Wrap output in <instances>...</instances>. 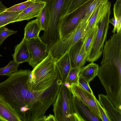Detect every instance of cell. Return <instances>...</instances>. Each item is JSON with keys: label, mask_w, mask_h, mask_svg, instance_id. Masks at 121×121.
<instances>
[{"label": "cell", "mask_w": 121, "mask_h": 121, "mask_svg": "<svg viewBox=\"0 0 121 121\" xmlns=\"http://www.w3.org/2000/svg\"><path fill=\"white\" fill-rule=\"evenodd\" d=\"M31 72L27 69L18 70L0 83V98L14 109L21 121H36L44 116L53 103L46 89L36 91L29 87Z\"/></svg>", "instance_id": "cell-1"}, {"label": "cell", "mask_w": 121, "mask_h": 121, "mask_svg": "<svg viewBox=\"0 0 121 121\" xmlns=\"http://www.w3.org/2000/svg\"><path fill=\"white\" fill-rule=\"evenodd\" d=\"M71 0H48L46 7L49 13L48 27L41 38L42 41L50 48L60 40L59 23L65 15Z\"/></svg>", "instance_id": "cell-2"}, {"label": "cell", "mask_w": 121, "mask_h": 121, "mask_svg": "<svg viewBox=\"0 0 121 121\" xmlns=\"http://www.w3.org/2000/svg\"><path fill=\"white\" fill-rule=\"evenodd\" d=\"M58 73L55 62L49 54L31 72L28 80L29 87L36 91L44 90L55 81Z\"/></svg>", "instance_id": "cell-3"}, {"label": "cell", "mask_w": 121, "mask_h": 121, "mask_svg": "<svg viewBox=\"0 0 121 121\" xmlns=\"http://www.w3.org/2000/svg\"><path fill=\"white\" fill-rule=\"evenodd\" d=\"M53 104V110L56 121H75L72 94L63 82Z\"/></svg>", "instance_id": "cell-4"}, {"label": "cell", "mask_w": 121, "mask_h": 121, "mask_svg": "<svg viewBox=\"0 0 121 121\" xmlns=\"http://www.w3.org/2000/svg\"><path fill=\"white\" fill-rule=\"evenodd\" d=\"M93 0H89L60 19L59 23L60 40H63L71 34Z\"/></svg>", "instance_id": "cell-5"}, {"label": "cell", "mask_w": 121, "mask_h": 121, "mask_svg": "<svg viewBox=\"0 0 121 121\" xmlns=\"http://www.w3.org/2000/svg\"><path fill=\"white\" fill-rule=\"evenodd\" d=\"M87 26V24L80 22L67 38L63 41H59L51 48L50 54L55 62L68 52L76 42L83 38Z\"/></svg>", "instance_id": "cell-6"}, {"label": "cell", "mask_w": 121, "mask_h": 121, "mask_svg": "<svg viewBox=\"0 0 121 121\" xmlns=\"http://www.w3.org/2000/svg\"><path fill=\"white\" fill-rule=\"evenodd\" d=\"M111 14V10L110 9L99 24L94 41L87 56L86 60L87 61H95L102 55L104 43L109 28V22Z\"/></svg>", "instance_id": "cell-7"}, {"label": "cell", "mask_w": 121, "mask_h": 121, "mask_svg": "<svg viewBox=\"0 0 121 121\" xmlns=\"http://www.w3.org/2000/svg\"><path fill=\"white\" fill-rule=\"evenodd\" d=\"M28 43L31 57L28 62L34 68L48 56L50 51L39 36L28 41Z\"/></svg>", "instance_id": "cell-8"}, {"label": "cell", "mask_w": 121, "mask_h": 121, "mask_svg": "<svg viewBox=\"0 0 121 121\" xmlns=\"http://www.w3.org/2000/svg\"><path fill=\"white\" fill-rule=\"evenodd\" d=\"M86 37L79 40L68 51L72 68H81L86 61L87 54L85 48Z\"/></svg>", "instance_id": "cell-9"}, {"label": "cell", "mask_w": 121, "mask_h": 121, "mask_svg": "<svg viewBox=\"0 0 121 121\" xmlns=\"http://www.w3.org/2000/svg\"><path fill=\"white\" fill-rule=\"evenodd\" d=\"M69 89L73 95L87 106L95 114L101 119L96 103V97L94 94L89 93L78 84H72Z\"/></svg>", "instance_id": "cell-10"}, {"label": "cell", "mask_w": 121, "mask_h": 121, "mask_svg": "<svg viewBox=\"0 0 121 121\" xmlns=\"http://www.w3.org/2000/svg\"><path fill=\"white\" fill-rule=\"evenodd\" d=\"M72 101L74 112L80 115L84 121H102L87 106L72 95Z\"/></svg>", "instance_id": "cell-11"}, {"label": "cell", "mask_w": 121, "mask_h": 121, "mask_svg": "<svg viewBox=\"0 0 121 121\" xmlns=\"http://www.w3.org/2000/svg\"><path fill=\"white\" fill-rule=\"evenodd\" d=\"M46 1H36L20 13L15 19L13 23L29 20L38 16L43 9L46 6Z\"/></svg>", "instance_id": "cell-12"}, {"label": "cell", "mask_w": 121, "mask_h": 121, "mask_svg": "<svg viewBox=\"0 0 121 121\" xmlns=\"http://www.w3.org/2000/svg\"><path fill=\"white\" fill-rule=\"evenodd\" d=\"M14 52L12 55L13 60L20 64L27 62L31 58L28 41L24 37L21 41L15 48Z\"/></svg>", "instance_id": "cell-13"}, {"label": "cell", "mask_w": 121, "mask_h": 121, "mask_svg": "<svg viewBox=\"0 0 121 121\" xmlns=\"http://www.w3.org/2000/svg\"><path fill=\"white\" fill-rule=\"evenodd\" d=\"M111 3L109 1L100 5L95 10L86 29V32L89 29L98 25L108 10L111 9Z\"/></svg>", "instance_id": "cell-14"}, {"label": "cell", "mask_w": 121, "mask_h": 121, "mask_svg": "<svg viewBox=\"0 0 121 121\" xmlns=\"http://www.w3.org/2000/svg\"><path fill=\"white\" fill-rule=\"evenodd\" d=\"M99 101L105 111L110 121H121V112L116 109L106 95H98Z\"/></svg>", "instance_id": "cell-15"}, {"label": "cell", "mask_w": 121, "mask_h": 121, "mask_svg": "<svg viewBox=\"0 0 121 121\" xmlns=\"http://www.w3.org/2000/svg\"><path fill=\"white\" fill-rule=\"evenodd\" d=\"M0 121H21L14 109L0 98Z\"/></svg>", "instance_id": "cell-16"}, {"label": "cell", "mask_w": 121, "mask_h": 121, "mask_svg": "<svg viewBox=\"0 0 121 121\" xmlns=\"http://www.w3.org/2000/svg\"><path fill=\"white\" fill-rule=\"evenodd\" d=\"M60 78L62 82H65L72 68L68 51L55 62Z\"/></svg>", "instance_id": "cell-17"}, {"label": "cell", "mask_w": 121, "mask_h": 121, "mask_svg": "<svg viewBox=\"0 0 121 121\" xmlns=\"http://www.w3.org/2000/svg\"><path fill=\"white\" fill-rule=\"evenodd\" d=\"M99 66L94 62L81 68L79 72V77H82L89 83L97 76Z\"/></svg>", "instance_id": "cell-18"}, {"label": "cell", "mask_w": 121, "mask_h": 121, "mask_svg": "<svg viewBox=\"0 0 121 121\" xmlns=\"http://www.w3.org/2000/svg\"><path fill=\"white\" fill-rule=\"evenodd\" d=\"M42 30L37 19L31 20L26 24L24 28V37L27 41L37 37Z\"/></svg>", "instance_id": "cell-19"}, {"label": "cell", "mask_w": 121, "mask_h": 121, "mask_svg": "<svg viewBox=\"0 0 121 121\" xmlns=\"http://www.w3.org/2000/svg\"><path fill=\"white\" fill-rule=\"evenodd\" d=\"M113 11L114 17L109 19V22L114 27L112 32L114 34L121 30V0H117Z\"/></svg>", "instance_id": "cell-20"}, {"label": "cell", "mask_w": 121, "mask_h": 121, "mask_svg": "<svg viewBox=\"0 0 121 121\" xmlns=\"http://www.w3.org/2000/svg\"><path fill=\"white\" fill-rule=\"evenodd\" d=\"M98 25L89 30L86 32L85 35L86 37L85 48L87 55L90 51L94 41L98 30Z\"/></svg>", "instance_id": "cell-21"}, {"label": "cell", "mask_w": 121, "mask_h": 121, "mask_svg": "<svg viewBox=\"0 0 121 121\" xmlns=\"http://www.w3.org/2000/svg\"><path fill=\"white\" fill-rule=\"evenodd\" d=\"M22 11L0 13V28L4 27L11 23H13L18 14Z\"/></svg>", "instance_id": "cell-22"}, {"label": "cell", "mask_w": 121, "mask_h": 121, "mask_svg": "<svg viewBox=\"0 0 121 121\" xmlns=\"http://www.w3.org/2000/svg\"><path fill=\"white\" fill-rule=\"evenodd\" d=\"M36 17L42 30H45L48 27L49 20L48 12L46 6Z\"/></svg>", "instance_id": "cell-23"}, {"label": "cell", "mask_w": 121, "mask_h": 121, "mask_svg": "<svg viewBox=\"0 0 121 121\" xmlns=\"http://www.w3.org/2000/svg\"><path fill=\"white\" fill-rule=\"evenodd\" d=\"M19 65L13 60L10 61L6 66L0 68V76L4 75L9 77L12 73L18 70Z\"/></svg>", "instance_id": "cell-24"}, {"label": "cell", "mask_w": 121, "mask_h": 121, "mask_svg": "<svg viewBox=\"0 0 121 121\" xmlns=\"http://www.w3.org/2000/svg\"><path fill=\"white\" fill-rule=\"evenodd\" d=\"M36 1L27 0L26 1L16 5L4 10V12H22L27 8L34 3Z\"/></svg>", "instance_id": "cell-25"}, {"label": "cell", "mask_w": 121, "mask_h": 121, "mask_svg": "<svg viewBox=\"0 0 121 121\" xmlns=\"http://www.w3.org/2000/svg\"><path fill=\"white\" fill-rule=\"evenodd\" d=\"M81 68H72L68 73L65 82L69 83L71 86L73 84H78V74Z\"/></svg>", "instance_id": "cell-26"}, {"label": "cell", "mask_w": 121, "mask_h": 121, "mask_svg": "<svg viewBox=\"0 0 121 121\" xmlns=\"http://www.w3.org/2000/svg\"><path fill=\"white\" fill-rule=\"evenodd\" d=\"M89 0H71L64 16L71 12Z\"/></svg>", "instance_id": "cell-27"}, {"label": "cell", "mask_w": 121, "mask_h": 121, "mask_svg": "<svg viewBox=\"0 0 121 121\" xmlns=\"http://www.w3.org/2000/svg\"><path fill=\"white\" fill-rule=\"evenodd\" d=\"M17 31L9 29L5 27L0 28V44L1 45L4 40L8 37L16 33Z\"/></svg>", "instance_id": "cell-28"}, {"label": "cell", "mask_w": 121, "mask_h": 121, "mask_svg": "<svg viewBox=\"0 0 121 121\" xmlns=\"http://www.w3.org/2000/svg\"><path fill=\"white\" fill-rule=\"evenodd\" d=\"M95 99L96 103L102 121H110L104 108L96 98Z\"/></svg>", "instance_id": "cell-29"}, {"label": "cell", "mask_w": 121, "mask_h": 121, "mask_svg": "<svg viewBox=\"0 0 121 121\" xmlns=\"http://www.w3.org/2000/svg\"><path fill=\"white\" fill-rule=\"evenodd\" d=\"M78 84L83 89L90 94L94 95L89 83L84 78L82 77H79Z\"/></svg>", "instance_id": "cell-30"}, {"label": "cell", "mask_w": 121, "mask_h": 121, "mask_svg": "<svg viewBox=\"0 0 121 121\" xmlns=\"http://www.w3.org/2000/svg\"><path fill=\"white\" fill-rule=\"evenodd\" d=\"M56 121L54 116L50 114L49 115L46 116H43L37 119L36 121Z\"/></svg>", "instance_id": "cell-31"}, {"label": "cell", "mask_w": 121, "mask_h": 121, "mask_svg": "<svg viewBox=\"0 0 121 121\" xmlns=\"http://www.w3.org/2000/svg\"><path fill=\"white\" fill-rule=\"evenodd\" d=\"M74 116L75 121H84V120L82 117L76 112H74Z\"/></svg>", "instance_id": "cell-32"}, {"label": "cell", "mask_w": 121, "mask_h": 121, "mask_svg": "<svg viewBox=\"0 0 121 121\" xmlns=\"http://www.w3.org/2000/svg\"><path fill=\"white\" fill-rule=\"evenodd\" d=\"M7 8L2 3L1 1V0H0V10H4Z\"/></svg>", "instance_id": "cell-33"}, {"label": "cell", "mask_w": 121, "mask_h": 121, "mask_svg": "<svg viewBox=\"0 0 121 121\" xmlns=\"http://www.w3.org/2000/svg\"><path fill=\"white\" fill-rule=\"evenodd\" d=\"M63 83L65 86L67 88L69 89L71 85H70L69 83L67 82H62Z\"/></svg>", "instance_id": "cell-34"}, {"label": "cell", "mask_w": 121, "mask_h": 121, "mask_svg": "<svg viewBox=\"0 0 121 121\" xmlns=\"http://www.w3.org/2000/svg\"><path fill=\"white\" fill-rule=\"evenodd\" d=\"M35 1H47L48 0H33Z\"/></svg>", "instance_id": "cell-35"}, {"label": "cell", "mask_w": 121, "mask_h": 121, "mask_svg": "<svg viewBox=\"0 0 121 121\" xmlns=\"http://www.w3.org/2000/svg\"><path fill=\"white\" fill-rule=\"evenodd\" d=\"M4 10H0V13H1Z\"/></svg>", "instance_id": "cell-36"}, {"label": "cell", "mask_w": 121, "mask_h": 121, "mask_svg": "<svg viewBox=\"0 0 121 121\" xmlns=\"http://www.w3.org/2000/svg\"><path fill=\"white\" fill-rule=\"evenodd\" d=\"M2 55L0 54V56H2Z\"/></svg>", "instance_id": "cell-37"}]
</instances>
